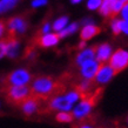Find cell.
<instances>
[{"label": "cell", "instance_id": "cell-1", "mask_svg": "<svg viewBox=\"0 0 128 128\" xmlns=\"http://www.w3.org/2000/svg\"><path fill=\"white\" fill-rule=\"evenodd\" d=\"M62 89H65V87L60 85V82H56L54 79L50 76H39L32 84L31 93L33 96L41 100L47 99L55 93H59Z\"/></svg>", "mask_w": 128, "mask_h": 128}, {"label": "cell", "instance_id": "cell-2", "mask_svg": "<svg viewBox=\"0 0 128 128\" xmlns=\"http://www.w3.org/2000/svg\"><path fill=\"white\" fill-rule=\"evenodd\" d=\"M100 92H102V89H98L96 92H94L89 98L84 99V100L73 109V116L76 118V119H82V118L87 116L89 113H90V110H92V107H93L94 104H95V101H96Z\"/></svg>", "mask_w": 128, "mask_h": 128}, {"label": "cell", "instance_id": "cell-3", "mask_svg": "<svg viewBox=\"0 0 128 128\" xmlns=\"http://www.w3.org/2000/svg\"><path fill=\"white\" fill-rule=\"evenodd\" d=\"M31 95V89L27 86H8L7 88V100L12 104L21 105Z\"/></svg>", "mask_w": 128, "mask_h": 128}, {"label": "cell", "instance_id": "cell-4", "mask_svg": "<svg viewBox=\"0 0 128 128\" xmlns=\"http://www.w3.org/2000/svg\"><path fill=\"white\" fill-rule=\"evenodd\" d=\"M109 66L112 67L115 74L120 73L121 70H126L128 67V52L124 50H116L110 56Z\"/></svg>", "mask_w": 128, "mask_h": 128}, {"label": "cell", "instance_id": "cell-5", "mask_svg": "<svg viewBox=\"0 0 128 128\" xmlns=\"http://www.w3.org/2000/svg\"><path fill=\"white\" fill-rule=\"evenodd\" d=\"M31 74L26 70H16L12 72L6 79L8 86H26L31 81Z\"/></svg>", "mask_w": 128, "mask_h": 128}, {"label": "cell", "instance_id": "cell-6", "mask_svg": "<svg viewBox=\"0 0 128 128\" xmlns=\"http://www.w3.org/2000/svg\"><path fill=\"white\" fill-rule=\"evenodd\" d=\"M114 75H115V72L109 66V64H102L99 66L95 80H96L98 84H107L108 81H110V79Z\"/></svg>", "mask_w": 128, "mask_h": 128}, {"label": "cell", "instance_id": "cell-7", "mask_svg": "<svg viewBox=\"0 0 128 128\" xmlns=\"http://www.w3.org/2000/svg\"><path fill=\"white\" fill-rule=\"evenodd\" d=\"M99 66H100V64H99L96 60L87 61L81 66L80 73H81V75L86 79V80H90V81H92V80L95 79V76H96Z\"/></svg>", "mask_w": 128, "mask_h": 128}, {"label": "cell", "instance_id": "cell-8", "mask_svg": "<svg viewBox=\"0 0 128 128\" xmlns=\"http://www.w3.org/2000/svg\"><path fill=\"white\" fill-rule=\"evenodd\" d=\"M7 28L10 32V36H16V33H24L27 28V24L22 18H13L8 20Z\"/></svg>", "mask_w": 128, "mask_h": 128}, {"label": "cell", "instance_id": "cell-9", "mask_svg": "<svg viewBox=\"0 0 128 128\" xmlns=\"http://www.w3.org/2000/svg\"><path fill=\"white\" fill-rule=\"evenodd\" d=\"M48 106H50V109L61 110V112H68L73 107V105L66 100L65 95H56V96H54L50 101Z\"/></svg>", "mask_w": 128, "mask_h": 128}, {"label": "cell", "instance_id": "cell-10", "mask_svg": "<svg viewBox=\"0 0 128 128\" xmlns=\"http://www.w3.org/2000/svg\"><path fill=\"white\" fill-rule=\"evenodd\" d=\"M39 106H40V99L31 95L28 99H26L21 104V109H22V112L26 115H32L39 109Z\"/></svg>", "mask_w": 128, "mask_h": 128}, {"label": "cell", "instance_id": "cell-11", "mask_svg": "<svg viewBox=\"0 0 128 128\" xmlns=\"http://www.w3.org/2000/svg\"><path fill=\"white\" fill-rule=\"evenodd\" d=\"M110 53H112V48H110V46H109L108 44H102L100 46H96V50H95L96 61L100 65L105 64L110 58Z\"/></svg>", "mask_w": 128, "mask_h": 128}, {"label": "cell", "instance_id": "cell-12", "mask_svg": "<svg viewBox=\"0 0 128 128\" xmlns=\"http://www.w3.org/2000/svg\"><path fill=\"white\" fill-rule=\"evenodd\" d=\"M6 40V55L10 58H16L19 53L20 44L16 36H8Z\"/></svg>", "mask_w": 128, "mask_h": 128}, {"label": "cell", "instance_id": "cell-13", "mask_svg": "<svg viewBox=\"0 0 128 128\" xmlns=\"http://www.w3.org/2000/svg\"><path fill=\"white\" fill-rule=\"evenodd\" d=\"M95 50H96V46L82 50L81 53L78 54V56H76V64L80 65V66H82L85 62L94 60V58H95Z\"/></svg>", "mask_w": 128, "mask_h": 128}, {"label": "cell", "instance_id": "cell-14", "mask_svg": "<svg viewBox=\"0 0 128 128\" xmlns=\"http://www.w3.org/2000/svg\"><path fill=\"white\" fill-rule=\"evenodd\" d=\"M100 33V28L95 26V25H92V24H88L86 25L85 27L81 30V33H80V36H81L82 41H86V40L92 39L93 36L98 35Z\"/></svg>", "mask_w": 128, "mask_h": 128}, {"label": "cell", "instance_id": "cell-15", "mask_svg": "<svg viewBox=\"0 0 128 128\" xmlns=\"http://www.w3.org/2000/svg\"><path fill=\"white\" fill-rule=\"evenodd\" d=\"M59 35L56 33H47V34H44L41 38L39 39V45L41 47H50L54 46L59 42Z\"/></svg>", "mask_w": 128, "mask_h": 128}, {"label": "cell", "instance_id": "cell-16", "mask_svg": "<svg viewBox=\"0 0 128 128\" xmlns=\"http://www.w3.org/2000/svg\"><path fill=\"white\" fill-rule=\"evenodd\" d=\"M115 2V0H102V4L100 6V13L104 16H109L112 13L113 5Z\"/></svg>", "mask_w": 128, "mask_h": 128}, {"label": "cell", "instance_id": "cell-17", "mask_svg": "<svg viewBox=\"0 0 128 128\" xmlns=\"http://www.w3.org/2000/svg\"><path fill=\"white\" fill-rule=\"evenodd\" d=\"M19 0H0V13L10 11L18 4Z\"/></svg>", "mask_w": 128, "mask_h": 128}, {"label": "cell", "instance_id": "cell-18", "mask_svg": "<svg viewBox=\"0 0 128 128\" xmlns=\"http://www.w3.org/2000/svg\"><path fill=\"white\" fill-rule=\"evenodd\" d=\"M67 24H68V18H67V16H61V18H59V19L55 20L52 27H53L54 31L60 32V31H62L64 28L66 27Z\"/></svg>", "mask_w": 128, "mask_h": 128}, {"label": "cell", "instance_id": "cell-19", "mask_svg": "<svg viewBox=\"0 0 128 128\" xmlns=\"http://www.w3.org/2000/svg\"><path fill=\"white\" fill-rule=\"evenodd\" d=\"M78 30V24H72V25H70V26H66V27L64 28L62 31L59 32V38H65V36H67V35L72 34V33H74V32Z\"/></svg>", "mask_w": 128, "mask_h": 128}, {"label": "cell", "instance_id": "cell-20", "mask_svg": "<svg viewBox=\"0 0 128 128\" xmlns=\"http://www.w3.org/2000/svg\"><path fill=\"white\" fill-rule=\"evenodd\" d=\"M56 121L59 122H72L74 119L73 114H70L68 112H60L56 114V116H55Z\"/></svg>", "mask_w": 128, "mask_h": 128}, {"label": "cell", "instance_id": "cell-21", "mask_svg": "<svg viewBox=\"0 0 128 128\" xmlns=\"http://www.w3.org/2000/svg\"><path fill=\"white\" fill-rule=\"evenodd\" d=\"M65 98H66V100L68 101L70 104L73 105L74 102H76V101L80 99V94H79L76 90H72V92H68V93L65 95Z\"/></svg>", "mask_w": 128, "mask_h": 128}, {"label": "cell", "instance_id": "cell-22", "mask_svg": "<svg viewBox=\"0 0 128 128\" xmlns=\"http://www.w3.org/2000/svg\"><path fill=\"white\" fill-rule=\"evenodd\" d=\"M124 5L121 2L120 0H115V2H114V5H113V8H112V13H110V16H116L119 13H120V11L122 10V7H124Z\"/></svg>", "mask_w": 128, "mask_h": 128}, {"label": "cell", "instance_id": "cell-23", "mask_svg": "<svg viewBox=\"0 0 128 128\" xmlns=\"http://www.w3.org/2000/svg\"><path fill=\"white\" fill-rule=\"evenodd\" d=\"M121 22H122V20H120V19H114L113 20L112 30H113L114 35H118L121 32Z\"/></svg>", "mask_w": 128, "mask_h": 128}, {"label": "cell", "instance_id": "cell-24", "mask_svg": "<svg viewBox=\"0 0 128 128\" xmlns=\"http://www.w3.org/2000/svg\"><path fill=\"white\" fill-rule=\"evenodd\" d=\"M101 4H102V0H88L87 7L89 10H96L101 6Z\"/></svg>", "mask_w": 128, "mask_h": 128}, {"label": "cell", "instance_id": "cell-25", "mask_svg": "<svg viewBox=\"0 0 128 128\" xmlns=\"http://www.w3.org/2000/svg\"><path fill=\"white\" fill-rule=\"evenodd\" d=\"M6 55V40L0 41V59Z\"/></svg>", "mask_w": 128, "mask_h": 128}, {"label": "cell", "instance_id": "cell-26", "mask_svg": "<svg viewBox=\"0 0 128 128\" xmlns=\"http://www.w3.org/2000/svg\"><path fill=\"white\" fill-rule=\"evenodd\" d=\"M121 14L124 18V21H128V4H126L121 10Z\"/></svg>", "mask_w": 128, "mask_h": 128}, {"label": "cell", "instance_id": "cell-27", "mask_svg": "<svg viewBox=\"0 0 128 128\" xmlns=\"http://www.w3.org/2000/svg\"><path fill=\"white\" fill-rule=\"evenodd\" d=\"M46 4H47V0H33L32 1V6L33 7H40V6H44Z\"/></svg>", "mask_w": 128, "mask_h": 128}, {"label": "cell", "instance_id": "cell-28", "mask_svg": "<svg viewBox=\"0 0 128 128\" xmlns=\"http://www.w3.org/2000/svg\"><path fill=\"white\" fill-rule=\"evenodd\" d=\"M121 32H124V34L128 35V21H124L121 22Z\"/></svg>", "mask_w": 128, "mask_h": 128}, {"label": "cell", "instance_id": "cell-29", "mask_svg": "<svg viewBox=\"0 0 128 128\" xmlns=\"http://www.w3.org/2000/svg\"><path fill=\"white\" fill-rule=\"evenodd\" d=\"M50 24H45V26L42 27V33L47 34V33H50Z\"/></svg>", "mask_w": 128, "mask_h": 128}, {"label": "cell", "instance_id": "cell-30", "mask_svg": "<svg viewBox=\"0 0 128 128\" xmlns=\"http://www.w3.org/2000/svg\"><path fill=\"white\" fill-rule=\"evenodd\" d=\"M5 33V24L2 21H0V38L4 35Z\"/></svg>", "mask_w": 128, "mask_h": 128}, {"label": "cell", "instance_id": "cell-31", "mask_svg": "<svg viewBox=\"0 0 128 128\" xmlns=\"http://www.w3.org/2000/svg\"><path fill=\"white\" fill-rule=\"evenodd\" d=\"M86 46V44H85V41H82L81 44H80V45H79V47H80V48H84V47Z\"/></svg>", "mask_w": 128, "mask_h": 128}, {"label": "cell", "instance_id": "cell-32", "mask_svg": "<svg viewBox=\"0 0 128 128\" xmlns=\"http://www.w3.org/2000/svg\"><path fill=\"white\" fill-rule=\"evenodd\" d=\"M70 1H72V4H79L81 0H70Z\"/></svg>", "mask_w": 128, "mask_h": 128}, {"label": "cell", "instance_id": "cell-33", "mask_svg": "<svg viewBox=\"0 0 128 128\" xmlns=\"http://www.w3.org/2000/svg\"><path fill=\"white\" fill-rule=\"evenodd\" d=\"M121 2H122V4L124 5H126V4H128V0H120Z\"/></svg>", "mask_w": 128, "mask_h": 128}, {"label": "cell", "instance_id": "cell-34", "mask_svg": "<svg viewBox=\"0 0 128 128\" xmlns=\"http://www.w3.org/2000/svg\"><path fill=\"white\" fill-rule=\"evenodd\" d=\"M80 128H92L90 126H87V124H84V126H81Z\"/></svg>", "mask_w": 128, "mask_h": 128}]
</instances>
